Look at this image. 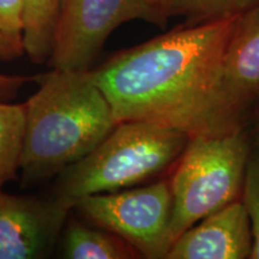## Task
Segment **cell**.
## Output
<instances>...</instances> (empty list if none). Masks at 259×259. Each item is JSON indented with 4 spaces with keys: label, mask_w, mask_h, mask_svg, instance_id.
<instances>
[{
    "label": "cell",
    "mask_w": 259,
    "mask_h": 259,
    "mask_svg": "<svg viewBox=\"0 0 259 259\" xmlns=\"http://www.w3.org/2000/svg\"><path fill=\"white\" fill-rule=\"evenodd\" d=\"M238 16L179 25L90 70L116 122L145 120L189 137L241 128L223 84V58Z\"/></svg>",
    "instance_id": "cell-1"
},
{
    "label": "cell",
    "mask_w": 259,
    "mask_h": 259,
    "mask_svg": "<svg viewBox=\"0 0 259 259\" xmlns=\"http://www.w3.org/2000/svg\"><path fill=\"white\" fill-rule=\"evenodd\" d=\"M35 79L38 90L24 102L21 169L27 180L45 179L72 166L118 124L90 70L53 69Z\"/></svg>",
    "instance_id": "cell-2"
},
{
    "label": "cell",
    "mask_w": 259,
    "mask_h": 259,
    "mask_svg": "<svg viewBox=\"0 0 259 259\" xmlns=\"http://www.w3.org/2000/svg\"><path fill=\"white\" fill-rule=\"evenodd\" d=\"M189 139L179 130L157 122H118L92 153L61 171L54 198L72 209L87 196L143 183L180 158Z\"/></svg>",
    "instance_id": "cell-3"
},
{
    "label": "cell",
    "mask_w": 259,
    "mask_h": 259,
    "mask_svg": "<svg viewBox=\"0 0 259 259\" xmlns=\"http://www.w3.org/2000/svg\"><path fill=\"white\" fill-rule=\"evenodd\" d=\"M250 155L241 128L189 139L169 184L171 244L202 219L238 200Z\"/></svg>",
    "instance_id": "cell-4"
},
{
    "label": "cell",
    "mask_w": 259,
    "mask_h": 259,
    "mask_svg": "<svg viewBox=\"0 0 259 259\" xmlns=\"http://www.w3.org/2000/svg\"><path fill=\"white\" fill-rule=\"evenodd\" d=\"M74 208L145 258H166L169 251L173 199L168 181L121 192L92 194L78 200Z\"/></svg>",
    "instance_id": "cell-5"
},
{
    "label": "cell",
    "mask_w": 259,
    "mask_h": 259,
    "mask_svg": "<svg viewBox=\"0 0 259 259\" xmlns=\"http://www.w3.org/2000/svg\"><path fill=\"white\" fill-rule=\"evenodd\" d=\"M142 19L166 27L156 0H63L50 63L53 69L88 71L119 25Z\"/></svg>",
    "instance_id": "cell-6"
},
{
    "label": "cell",
    "mask_w": 259,
    "mask_h": 259,
    "mask_svg": "<svg viewBox=\"0 0 259 259\" xmlns=\"http://www.w3.org/2000/svg\"><path fill=\"white\" fill-rule=\"evenodd\" d=\"M69 211L56 198L17 196L0 189V259L46 257Z\"/></svg>",
    "instance_id": "cell-7"
},
{
    "label": "cell",
    "mask_w": 259,
    "mask_h": 259,
    "mask_svg": "<svg viewBox=\"0 0 259 259\" xmlns=\"http://www.w3.org/2000/svg\"><path fill=\"white\" fill-rule=\"evenodd\" d=\"M253 236L244 203L235 200L210 213L171 244L167 259L250 258Z\"/></svg>",
    "instance_id": "cell-8"
},
{
    "label": "cell",
    "mask_w": 259,
    "mask_h": 259,
    "mask_svg": "<svg viewBox=\"0 0 259 259\" xmlns=\"http://www.w3.org/2000/svg\"><path fill=\"white\" fill-rule=\"evenodd\" d=\"M223 84L242 116L259 100V5L236 18L223 58Z\"/></svg>",
    "instance_id": "cell-9"
},
{
    "label": "cell",
    "mask_w": 259,
    "mask_h": 259,
    "mask_svg": "<svg viewBox=\"0 0 259 259\" xmlns=\"http://www.w3.org/2000/svg\"><path fill=\"white\" fill-rule=\"evenodd\" d=\"M63 0H23V50L32 63L50 60Z\"/></svg>",
    "instance_id": "cell-10"
},
{
    "label": "cell",
    "mask_w": 259,
    "mask_h": 259,
    "mask_svg": "<svg viewBox=\"0 0 259 259\" xmlns=\"http://www.w3.org/2000/svg\"><path fill=\"white\" fill-rule=\"evenodd\" d=\"M63 254L70 259H124L136 257V251L106 229L97 231L72 220L65 231Z\"/></svg>",
    "instance_id": "cell-11"
},
{
    "label": "cell",
    "mask_w": 259,
    "mask_h": 259,
    "mask_svg": "<svg viewBox=\"0 0 259 259\" xmlns=\"http://www.w3.org/2000/svg\"><path fill=\"white\" fill-rule=\"evenodd\" d=\"M164 17H184L186 25L235 17L259 5V0H156Z\"/></svg>",
    "instance_id": "cell-12"
},
{
    "label": "cell",
    "mask_w": 259,
    "mask_h": 259,
    "mask_svg": "<svg viewBox=\"0 0 259 259\" xmlns=\"http://www.w3.org/2000/svg\"><path fill=\"white\" fill-rule=\"evenodd\" d=\"M25 126V105L0 101V187L15 179L21 168Z\"/></svg>",
    "instance_id": "cell-13"
},
{
    "label": "cell",
    "mask_w": 259,
    "mask_h": 259,
    "mask_svg": "<svg viewBox=\"0 0 259 259\" xmlns=\"http://www.w3.org/2000/svg\"><path fill=\"white\" fill-rule=\"evenodd\" d=\"M242 197L253 236V247L250 258L259 259V150H255L248 157L242 185Z\"/></svg>",
    "instance_id": "cell-14"
},
{
    "label": "cell",
    "mask_w": 259,
    "mask_h": 259,
    "mask_svg": "<svg viewBox=\"0 0 259 259\" xmlns=\"http://www.w3.org/2000/svg\"><path fill=\"white\" fill-rule=\"evenodd\" d=\"M0 32L23 48V0H0Z\"/></svg>",
    "instance_id": "cell-15"
},
{
    "label": "cell",
    "mask_w": 259,
    "mask_h": 259,
    "mask_svg": "<svg viewBox=\"0 0 259 259\" xmlns=\"http://www.w3.org/2000/svg\"><path fill=\"white\" fill-rule=\"evenodd\" d=\"M23 52V48L16 45L0 32V59L11 60ZM28 79L25 77L0 74V97H10L17 92L19 87Z\"/></svg>",
    "instance_id": "cell-16"
},
{
    "label": "cell",
    "mask_w": 259,
    "mask_h": 259,
    "mask_svg": "<svg viewBox=\"0 0 259 259\" xmlns=\"http://www.w3.org/2000/svg\"><path fill=\"white\" fill-rule=\"evenodd\" d=\"M254 145H255V149L259 150V121H258V125L257 127H255V138H254Z\"/></svg>",
    "instance_id": "cell-17"
}]
</instances>
